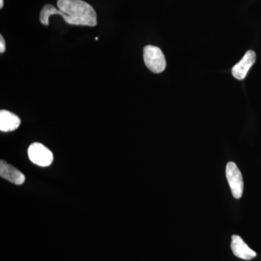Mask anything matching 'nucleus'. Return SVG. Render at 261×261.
I'll use <instances>...</instances> for the list:
<instances>
[{
	"label": "nucleus",
	"mask_w": 261,
	"mask_h": 261,
	"mask_svg": "<svg viewBox=\"0 0 261 261\" xmlns=\"http://www.w3.org/2000/svg\"><path fill=\"white\" fill-rule=\"evenodd\" d=\"M21 121L14 113L5 110L0 111V130L3 132H13L20 126Z\"/></svg>",
	"instance_id": "nucleus-8"
},
{
	"label": "nucleus",
	"mask_w": 261,
	"mask_h": 261,
	"mask_svg": "<svg viewBox=\"0 0 261 261\" xmlns=\"http://www.w3.org/2000/svg\"><path fill=\"white\" fill-rule=\"evenodd\" d=\"M231 248L235 256L243 260H250L257 255L256 252L250 248L238 235H233L231 238Z\"/></svg>",
	"instance_id": "nucleus-6"
},
{
	"label": "nucleus",
	"mask_w": 261,
	"mask_h": 261,
	"mask_svg": "<svg viewBox=\"0 0 261 261\" xmlns=\"http://www.w3.org/2000/svg\"><path fill=\"white\" fill-rule=\"evenodd\" d=\"M6 49V44L3 35L0 36V53H4Z\"/></svg>",
	"instance_id": "nucleus-9"
},
{
	"label": "nucleus",
	"mask_w": 261,
	"mask_h": 261,
	"mask_svg": "<svg viewBox=\"0 0 261 261\" xmlns=\"http://www.w3.org/2000/svg\"><path fill=\"white\" fill-rule=\"evenodd\" d=\"M58 9L53 5H46L40 13L39 20L44 25H49L51 15H61L67 23L75 25H97V13L92 5L82 0H58Z\"/></svg>",
	"instance_id": "nucleus-1"
},
{
	"label": "nucleus",
	"mask_w": 261,
	"mask_h": 261,
	"mask_svg": "<svg viewBox=\"0 0 261 261\" xmlns=\"http://www.w3.org/2000/svg\"><path fill=\"white\" fill-rule=\"evenodd\" d=\"M256 61V55L252 50L247 51L241 61L233 67L231 73L233 76L238 80H245L247 73Z\"/></svg>",
	"instance_id": "nucleus-5"
},
{
	"label": "nucleus",
	"mask_w": 261,
	"mask_h": 261,
	"mask_svg": "<svg viewBox=\"0 0 261 261\" xmlns=\"http://www.w3.org/2000/svg\"><path fill=\"white\" fill-rule=\"evenodd\" d=\"M226 176L235 199H240L243 194V175L236 163L228 162L226 167Z\"/></svg>",
	"instance_id": "nucleus-3"
},
{
	"label": "nucleus",
	"mask_w": 261,
	"mask_h": 261,
	"mask_svg": "<svg viewBox=\"0 0 261 261\" xmlns=\"http://www.w3.org/2000/svg\"><path fill=\"white\" fill-rule=\"evenodd\" d=\"M0 176L16 185H23L25 181V177L23 173L5 161H1L0 162Z\"/></svg>",
	"instance_id": "nucleus-7"
},
{
	"label": "nucleus",
	"mask_w": 261,
	"mask_h": 261,
	"mask_svg": "<svg viewBox=\"0 0 261 261\" xmlns=\"http://www.w3.org/2000/svg\"><path fill=\"white\" fill-rule=\"evenodd\" d=\"M29 159L34 164L41 167L50 166L53 161V152L42 144L33 143L28 149Z\"/></svg>",
	"instance_id": "nucleus-4"
},
{
	"label": "nucleus",
	"mask_w": 261,
	"mask_h": 261,
	"mask_svg": "<svg viewBox=\"0 0 261 261\" xmlns=\"http://www.w3.org/2000/svg\"><path fill=\"white\" fill-rule=\"evenodd\" d=\"M4 6V0H0V8H3Z\"/></svg>",
	"instance_id": "nucleus-10"
},
{
	"label": "nucleus",
	"mask_w": 261,
	"mask_h": 261,
	"mask_svg": "<svg viewBox=\"0 0 261 261\" xmlns=\"http://www.w3.org/2000/svg\"><path fill=\"white\" fill-rule=\"evenodd\" d=\"M143 56L146 66L152 73H161L166 68V58L159 47L152 45L146 46L144 48Z\"/></svg>",
	"instance_id": "nucleus-2"
}]
</instances>
